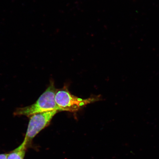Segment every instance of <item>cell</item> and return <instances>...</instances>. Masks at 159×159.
Wrapping results in <instances>:
<instances>
[{
    "label": "cell",
    "instance_id": "obj_4",
    "mask_svg": "<svg viewBox=\"0 0 159 159\" xmlns=\"http://www.w3.org/2000/svg\"><path fill=\"white\" fill-rule=\"evenodd\" d=\"M27 145L24 140L22 144L9 154H7V159H24Z\"/></svg>",
    "mask_w": 159,
    "mask_h": 159
},
{
    "label": "cell",
    "instance_id": "obj_3",
    "mask_svg": "<svg viewBox=\"0 0 159 159\" xmlns=\"http://www.w3.org/2000/svg\"><path fill=\"white\" fill-rule=\"evenodd\" d=\"M58 111L52 110L39 113L31 116L25 140L28 146L33 139L40 132L48 126L52 119Z\"/></svg>",
    "mask_w": 159,
    "mask_h": 159
},
{
    "label": "cell",
    "instance_id": "obj_2",
    "mask_svg": "<svg viewBox=\"0 0 159 159\" xmlns=\"http://www.w3.org/2000/svg\"><path fill=\"white\" fill-rule=\"evenodd\" d=\"M56 102L61 111L75 112L81 107L99 100V97H93L83 99L74 96L67 89L57 90L55 96Z\"/></svg>",
    "mask_w": 159,
    "mask_h": 159
},
{
    "label": "cell",
    "instance_id": "obj_1",
    "mask_svg": "<svg viewBox=\"0 0 159 159\" xmlns=\"http://www.w3.org/2000/svg\"><path fill=\"white\" fill-rule=\"evenodd\" d=\"M57 89L54 83L51 82L46 90L42 94L34 104L30 106L16 109L15 116H29L38 113L52 110L60 111L61 109L56 102L55 96Z\"/></svg>",
    "mask_w": 159,
    "mask_h": 159
},
{
    "label": "cell",
    "instance_id": "obj_5",
    "mask_svg": "<svg viewBox=\"0 0 159 159\" xmlns=\"http://www.w3.org/2000/svg\"><path fill=\"white\" fill-rule=\"evenodd\" d=\"M7 154H0V159H7Z\"/></svg>",
    "mask_w": 159,
    "mask_h": 159
}]
</instances>
